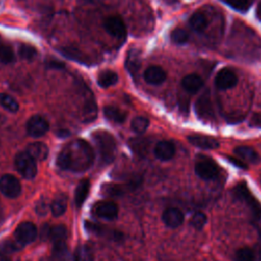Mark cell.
Listing matches in <instances>:
<instances>
[{"mask_svg": "<svg viewBox=\"0 0 261 261\" xmlns=\"http://www.w3.org/2000/svg\"><path fill=\"white\" fill-rule=\"evenodd\" d=\"M234 260L236 261H255L256 254H255L254 250H252L250 248H247V247L242 248L236 252Z\"/></svg>", "mask_w": 261, "mask_h": 261, "instance_id": "36", "label": "cell"}, {"mask_svg": "<svg viewBox=\"0 0 261 261\" xmlns=\"http://www.w3.org/2000/svg\"><path fill=\"white\" fill-rule=\"evenodd\" d=\"M47 209H48V206L45 202H40L37 207H36V211L40 214V215H44L47 213Z\"/></svg>", "mask_w": 261, "mask_h": 261, "instance_id": "45", "label": "cell"}, {"mask_svg": "<svg viewBox=\"0 0 261 261\" xmlns=\"http://www.w3.org/2000/svg\"><path fill=\"white\" fill-rule=\"evenodd\" d=\"M155 156L163 161L170 160L175 154V147L169 141H160L157 143L154 149Z\"/></svg>", "mask_w": 261, "mask_h": 261, "instance_id": "16", "label": "cell"}, {"mask_svg": "<svg viewBox=\"0 0 261 261\" xmlns=\"http://www.w3.org/2000/svg\"><path fill=\"white\" fill-rule=\"evenodd\" d=\"M128 145L129 148L138 155L140 156H144L147 153L148 150V143L145 139H141V138H135V139H130L128 141Z\"/></svg>", "mask_w": 261, "mask_h": 261, "instance_id": "29", "label": "cell"}, {"mask_svg": "<svg viewBox=\"0 0 261 261\" xmlns=\"http://www.w3.org/2000/svg\"><path fill=\"white\" fill-rule=\"evenodd\" d=\"M27 152L35 159L38 161H43L48 157L49 154V149L47 145H45L42 142H35L31 143L27 147Z\"/></svg>", "mask_w": 261, "mask_h": 261, "instance_id": "18", "label": "cell"}, {"mask_svg": "<svg viewBox=\"0 0 261 261\" xmlns=\"http://www.w3.org/2000/svg\"><path fill=\"white\" fill-rule=\"evenodd\" d=\"M18 54H19L20 58H22L24 60H33L37 56L38 51L32 45L21 44L18 47Z\"/></svg>", "mask_w": 261, "mask_h": 261, "instance_id": "35", "label": "cell"}, {"mask_svg": "<svg viewBox=\"0 0 261 261\" xmlns=\"http://www.w3.org/2000/svg\"><path fill=\"white\" fill-rule=\"evenodd\" d=\"M74 261H93V255L91 250L86 245H81L75 249L73 255Z\"/></svg>", "mask_w": 261, "mask_h": 261, "instance_id": "33", "label": "cell"}, {"mask_svg": "<svg viewBox=\"0 0 261 261\" xmlns=\"http://www.w3.org/2000/svg\"><path fill=\"white\" fill-rule=\"evenodd\" d=\"M50 230H51V228H49V226L47 224L43 225L41 228V239L44 240V239H47L48 237H50Z\"/></svg>", "mask_w": 261, "mask_h": 261, "instance_id": "46", "label": "cell"}, {"mask_svg": "<svg viewBox=\"0 0 261 261\" xmlns=\"http://www.w3.org/2000/svg\"><path fill=\"white\" fill-rule=\"evenodd\" d=\"M233 195L236 196V198L243 201L249 207V209L251 210L252 215L255 219L261 218V204L251 194L246 182L238 184L233 189Z\"/></svg>", "mask_w": 261, "mask_h": 261, "instance_id": "3", "label": "cell"}, {"mask_svg": "<svg viewBox=\"0 0 261 261\" xmlns=\"http://www.w3.org/2000/svg\"><path fill=\"white\" fill-rule=\"evenodd\" d=\"M98 153L104 163H109L114 159L116 151V142L113 136L105 130H99L93 134Z\"/></svg>", "mask_w": 261, "mask_h": 261, "instance_id": "2", "label": "cell"}, {"mask_svg": "<svg viewBox=\"0 0 261 261\" xmlns=\"http://www.w3.org/2000/svg\"><path fill=\"white\" fill-rule=\"evenodd\" d=\"M96 116H97V105H96L94 98L92 96H90L86 100V102L82 108L81 118L84 122H91V121L95 120Z\"/></svg>", "mask_w": 261, "mask_h": 261, "instance_id": "19", "label": "cell"}, {"mask_svg": "<svg viewBox=\"0 0 261 261\" xmlns=\"http://www.w3.org/2000/svg\"><path fill=\"white\" fill-rule=\"evenodd\" d=\"M0 191L7 198L13 199L20 195L21 186L14 175L4 174L0 178Z\"/></svg>", "mask_w": 261, "mask_h": 261, "instance_id": "7", "label": "cell"}, {"mask_svg": "<svg viewBox=\"0 0 261 261\" xmlns=\"http://www.w3.org/2000/svg\"><path fill=\"white\" fill-rule=\"evenodd\" d=\"M14 166L16 170L27 179H32L37 174V165L35 159L28 152H18L15 155Z\"/></svg>", "mask_w": 261, "mask_h": 261, "instance_id": "4", "label": "cell"}, {"mask_svg": "<svg viewBox=\"0 0 261 261\" xmlns=\"http://www.w3.org/2000/svg\"><path fill=\"white\" fill-rule=\"evenodd\" d=\"M102 192L108 196H119L123 193V189L116 184H106L102 187Z\"/></svg>", "mask_w": 261, "mask_h": 261, "instance_id": "41", "label": "cell"}, {"mask_svg": "<svg viewBox=\"0 0 261 261\" xmlns=\"http://www.w3.org/2000/svg\"><path fill=\"white\" fill-rule=\"evenodd\" d=\"M257 16L259 19H261V2L258 4V7H257Z\"/></svg>", "mask_w": 261, "mask_h": 261, "instance_id": "47", "label": "cell"}, {"mask_svg": "<svg viewBox=\"0 0 261 261\" xmlns=\"http://www.w3.org/2000/svg\"><path fill=\"white\" fill-rule=\"evenodd\" d=\"M251 125L253 126H257V127H261V114L256 113L252 116L251 118Z\"/></svg>", "mask_w": 261, "mask_h": 261, "instance_id": "44", "label": "cell"}, {"mask_svg": "<svg viewBox=\"0 0 261 261\" xmlns=\"http://www.w3.org/2000/svg\"><path fill=\"white\" fill-rule=\"evenodd\" d=\"M189 142L200 148V149H207V150H212V149H216L219 146V143L217 142V140H215L214 138L210 137V136H204V135H194V136H190L188 138Z\"/></svg>", "mask_w": 261, "mask_h": 261, "instance_id": "14", "label": "cell"}, {"mask_svg": "<svg viewBox=\"0 0 261 261\" xmlns=\"http://www.w3.org/2000/svg\"><path fill=\"white\" fill-rule=\"evenodd\" d=\"M229 160H230V161H231V162H232V163H233V164H236V165H239V166H240V167H242V168H244V165H243V164H242V163H241V162H240V161H239V160H232V159H231V158H229Z\"/></svg>", "mask_w": 261, "mask_h": 261, "instance_id": "48", "label": "cell"}, {"mask_svg": "<svg viewBox=\"0 0 261 261\" xmlns=\"http://www.w3.org/2000/svg\"><path fill=\"white\" fill-rule=\"evenodd\" d=\"M189 23H190V27L195 31V32H203L207 25H208V19L206 17V15L202 12H194L190 19H189Z\"/></svg>", "mask_w": 261, "mask_h": 261, "instance_id": "24", "label": "cell"}, {"mask_svg": "<svg viewBox=\"0 0 261 261\" xmlns=\"http://www.w3.org/2000/svg\"><path fill=\"white\" fill-rule=\"evenodd\" d=\"M259 240H260V248H259L258 252L261 253V225H260V227H259Z\"/></svg>", "mask_w": 261, "mask_h": 261, "instance_id": "49", "label": "cell"}, {"mask_svg": "<svg viewBox=\"0 0 261 261\" xmlns=\"http://www.w3.org/2000/svg\"><path fill=\"white\" fill-rule=\"evenodd\" d=\"M226 2L230 7L241 12L247 11L251 6V0H226Z\"/></svg>", "mask_w": 261, "mask_h": 261, "instance_id": "40", "label": "cell"}, {"mask_svg": "<svg viewBox=\"0 0 261 261\" xmlns=\"http://www.w3.org/2000/svg\"><path fill=\"white\" fill-rule=\"evenodd\" d=\"M144 80L151 85H160L166 80V72L160 66L152 65L144 71Z\"/></svg>", "mask_w": 261, "mask_h": 261, "instance_id": "13", "label": "cell"}, {"mask_svg": "<svg viewBox=\"0 0 261 261\" xmlns=\"http://www.w3.org/2000/svg\"><path fill=\"white\" fill-rule=\"evenodd\" d=\"M234 154L239 156L243 161L256 164L260 161V157L258 153L251 147L247 146H240L234 149Z\"/></svg>", "mask_w": 261, "mask_h": 261, "instance_id": "21", "label": "cell"}, {"mask_svg": "<svg viewBox=\"0 0 261 261\" xmlns=\"http://www.w3.org/2000/svg\"><path fill=\"white\" fill-rule=\"evenodd\" d=\"M46 65H47V67L52 68V69H63L64 68V63L59 60H56V59L48 60L46 62Z\"/></svg>", "mask_w": 261, "mask_h": 261, "instance_id": "43", "label": "cell"}, {"mask_svg": "<svg viewBox=\"0 0 261 261\" xmlns=\"http://www.w3.org/2000/svg\"><path fill=\"white\" fill-rule=\"evenodd\" d=\"M149 126V120L143 116H137L132 121V128L137 134H143Z\"/></svg>", "mask_w": 261, "mask_h": 261, "instance_id": "38", "label": "cell"}, {"mask_svg": "<svg viewBox=\"0 0 261 261\" xmlns=\"http://www.w3.org/2000/svg\"><path fill=\"white\" fill-rule=\"evenodd\" d=\"M23 245L17 241L6 240L0 243V255H6L18 251Z\"/></svg>", "mask_w": 261, "mask_h": 261, "instance_id": "32", "label": "cell"}, {"mask_svg": "<svg viewBox=\"0 0 261 261\" xmlns=\"http://www.w3.org/2000/svg\"><path fill=\"white\" fill-rule=\"evenodd\" d=\"M0 261H10L7 257H4V256H2V257H0Z\"/></svg>", "mask_w": 261, "mask_h": 261, "instance_id": "51", "label": "cell"}, {"mask_svg": "<svg viewBox=\"0 0 261 261\" xmlns=\"http://www.w3.org/2000/svg\"><path fill=\"white\" fill-rule=\"evenodd\" d=\"M207 222V216L203 212H196L193 214L190 223L196 229H202Z\"/></svg>", "mask_w": 261, "mask_h": 261, "instance_id": "39", "label": "cell"}, {"mask_svg": "<svg viewBox=\"0 0 261 261\" xmlns=\"http://www.w3.org/2000/svg\"><path fill=\"white\" fill-rule=\"evenodd\" d=\"M171 41L176 45H182L186 44L189 40V34L184 29H174L170 34Z\"/></svg>", "mask_w": 261, "mask_h": 261, "instance_id": "37", "label": "cell"}, {"mask_svg": "<svg viewBox=\"0 0 261 261\" xmlns=\"http://www.w3.org/2000/svg\"><path fill=\"white\" fill-rule=\"evenodd\" d=\"M238 83L236 73L229 68L220 69L215 76V85L220 90H227L233 88Z\"/></svg>", "mask_w": 261, "mask_h": 261, "instance_id": "12", "label": "cell"}, {"mask_svg": "<svg viewBox=\"0 0 261 261\" xmlns=\"http://www.w3.org/2000/svg\"><path fill=\"white\" fill-rule=\"evenodd\" d=\"M195 172L200 178L205 179V180H210L217 176L218 166L210 158L203 157L196 162Z\"/></svg>", "mask_w": 261, "mask_h": 261, "instance_id": "5", "label": "cell"}, {"mask_svg": "<svg viewBox=\"0 0 261 261\" xmlns=\"http://www.w3.org/2000/svg\"><path fill=\"white\" fill-rule=\"evenodd\" d=\"M103 111H104V115L106 116V118H108L111 121L117 122V123L123 122L127 116L126 112H124L123 110H121L120 108L115 107V106H105Z\"/></svg>", "mask_w": 261, "mask_h": 261, "instance_id": "27", "label": "cell"}, {"mask_svg": "<svg viewBox=\"0 0 261 261\" xmlns=\"http://www.w3.org/2000/svg\"><path fill=\"white\" fill-rule=\"evenodd\" d=\"M103 27L105 31L112 37L119 39V40H124L126 37V28L123 22V20L116 15H112L107 17L104 22Z\"/></svg>", "mask_w": 261, "mask_h": 261, "instance_id": "6", "label": "cell"}, {"mask_svg": "<svg viewBox=\"0 0 261 261\" xmlns=\"http://www.w3.org/2000/svg\"><path fill=\"white\" fill-rule=\"evenodd\" d=\"M162 220L166 226L175 228L184 222V214L177 208H168L163 212Z\"/></svg>", "mask_w": 261, "mask_h": 261, "instance_id": "15", "label": "cell"}, {"mask_svg": "<svg viewBox=\"0 0 261 261\" xmlns=\"http://www.w3.org/2000/svg\"><path fill=\"white\" fill-rule=\"evenodd\" d=\"M40 261H53L50 257H43L40 259Z\"/></svg>", "mask_w": 261, "mask_h": 261, "instance_id": "50", "label": "cell"}, {"mask_svg": "<svg viewBox=\"0 0 261 261\" xmlns=\"http://www.w3.org/2000/svg\"><path fill=\"white\" fill-rule=\"evenodd\" d=\"M67 207V198L64 194H58L54 197L51 203V212L54 216L62 215Z\"/></svg>", "mask_w": 261, "mask_h": 261, "instance_id": "26", "label": "cell"}, {"mask_svg": "<svg viewBox=\"0 0 261 261\" xmlns=\"http://www.w3.org/2000/svg\"><path fill=\"white\" fill-rule=\"evenodd\" d=\"M14 237L17 242L22 245H27L32 243L37 237V228L32 222H22L20 223L15 231Z\"/></svg>", "mask_w": 261, "mask_h": 261, "instance_id": "11", "label": "cell"}, {"mask_svg": "<svg viewBox=\"0 0 261 261\" xmlns=\"http://www.w3.org/2000/svg\"><path fill=\"white\" fill-rule=\"evenodd\" d=\"M90 192V181L88 179H83L80 181L75 189L74 193V201L77 207H82L84 202L86 201Z\"/></svg>", "mask_w": 261, "mask_h": 261, "instance_id": "23", "label": "cell"}, {"mask_svg": "<svg viewBox=\"0 0 261 261\" xmlns=\"http://www.w3.org/2000/svg\"><path fill=\"white\" fill-rule=\"evenodd\" d=\"M196 113L199 116V118L208 121L212 120L214 118V112L213 107L210 99V95L208 92L204 93L200 96V98L196 102Z\"/></svg>", "mask_w": 261, "mask_h": 261, "instance_id": "8", "label": "cell"}, {"mask_svg": "<svg viewBox=\"0 0 261 261\" xmlns=\"http://www.w3.org/2000/svg\"><path fill=\"white\" fill-rule=\"evenodd\" d=\"M86 227L90 230V231H92V232H94V233H96V234H100V236H108V237H110V238H114V237H118L119 236V233H117V231H113V232H111L112 230L110 229H107V228H105V227H103V226H101V225H98L97 223H91V222H86Z\"/></svg>", "mask_w": 261, "mask_h": 261, "instance_id": "34", "label": "cell"}, {"mask_svg": "<svg viewBox=\"0 0 261 261\" xmlns=\"http://www.w3.org/2000/svg\"><path fill=\"white\" fill-rule=\"evenodd\" d=\"M53 244L58 243V242H63L67 238V229L64 225H56L51 228L50 230V237H49Z\"/></svg>", "mask_w": 261, "mask_h": 261, "instance_id": "31", "label": "cell"}, {"mask_svg": "<svg viewBox=\"0 0 261 261\" xmlns=\"http://www.w3.org/2000/svg\"><path fill=\"white\" fill-rule=\"evenodd\" d=\"M141 65L140 51L138 49H130L126 55L125 59V68L132 75H136Z\"/></svg>", "mask_w": 261, "mask_h": 261, "instance_id": "20", "label": "cell"}, {"mask_svg": "<svg viewBox=\"0 0 261 261\" xmlns=\"http://www.w3.org/2000/svg\"><path fill=\"white\" fill-rule=\"evenodd\" d=\"M117 81H118L117 74L110 69H105L100 71L97 77L98 85L102 88H108L110 86H113L117 83Z\"/></svg>", "mask_w": 261, "mask_h": 261, "instance_id": "25", "label": "cell"}, {"mask_svg": "<svg viewBox=\"0 0 261 261\" xmlns=\"http://www.w3.org/2000/svg\"><path fill=\"white\" fill-rule=\"evenodd\" d=\"M49 129L48 121L41 115L32 116L27 122V132L31 137L38 138L45 135Z\"/></svg>", "mask_w": 261, "mask_h": 261, "instance_id": "9", "label": "cell"}, {"mask_svg": "<svg viewBox=\"0 0 261 261\" xmlns=\"http://www.w3.org/2000/svg\"><path fill=\"white\" fill-rule=\"evenodd\" d=\"M53 257L56 261H68L69 252H68V248L65 244V241L54 243Z\"/></svg>", "mask_w": 261, "mask_h": 261, "instance_id": "28", "label": "cell"}, {"mask_svg": "<svg viewBox=\"0 0 261 261\" xmlns=\"http://www.w3.org/2000/svg\"><path fill=\"white\" fill-rule=\"evenodd\" d=\"M0 106L9 112H16L19 108L17 101L10 95L0 93Z\"/></svg>", "mask_w": 261, "mask_h": 261, "instance_id": "30", "label": "cell"}, {"mask_svg": "<svg viewBox=\"0 0 261 261\" xmlns=\"http://www.w3.org/2000/svg\"><path fill=\"white\" fill-rule=\"evenodd\" d=\"M0 61L2 63H11L14 61V54L12 49L7 45H2L1 52H0Z\"/></svg>", "mask_w": 261, "mask_h": 261, "instance_id": "42", "label": "cell"}, {"mask_svg": "<svg viewBox=\"0 0 261 261\" xmlns=\"http://www.w3.org/2000/svg\"><path fill=\"white\" fill-rule=\"evenodd\" d=\"M203 84H204V82H203L202 77L196 73L188 74L181 80L182 88L185 89V91H187L188 93H191V94L198 92L203 87Z\"/></svg>", "mask_w": 261, "mask_h": 261, "instance_id": "17", "label": "cell"}, {"mask_svg": "<svg viewBox=\"0 0 261 261\" xmlns=\"http://www.w3.org/2000/svg\"><path fill=\"white\" fill-rule=\"evenodd\" d=\"M93 212L104 219H114L118 213L117 205L112 201H99L93 206Z\"/></svg>", "mask_w": 261, "mask_h": 261, "instance_id": "10", "label": "cell"}, {"mask_svg": "<svg viewBox=\"0 0 261 261\" xmlns=\"http://www.w3.org/2000/svg\"><path fill=\"white\" fill-rule=\"evenodd\" d=\"M64 57L76 61L82 64H89L90 61L88 60V57L79 49L73 47H62L58 50Z\"/></svg>", "mask_w": 261, "mask_h": 261, "instance_id": "22", "label": "cell"}, {"mask_svg": "<svg viewBox=\"0 0 261 261\" xmlns=\"http://www.w3.org/2000/svg\"><path fill=\"white\" fill-rule=\"evenodd\" d=\"M82 1H84V2H86V3H92V2H94V1H96V0H82Z\"/></svg>", "mask_w": 261, "mask_h": 261, "instance_id": "52", "label": "cell"}, {"mask_svg": "<svg viewBox=\"0 0 261 261\" xmlns=\"http://www.w3.org/2000/svg\"><path fill=\"white\" fill-rule=\"evenodd\" d=\"M2 45H3V44H0V52H1V48H2Z\"/></svg>", "mask_w": 261, "mask_h": 261, "instance_id": "53", "label": "cell"}, {"mask_svg": "<svg viewBox=\"0 0 261 261\" xmlns=\"http://www.w3.org/2000/svg\"><path fill=\"white\" fill-rule=\"evenodd\" d=\"M92 147L84 140H74L63 147L57 156V165L64 170L73 172L86 171L93 163Z\"/></svg>", "mask_w": 261, "mask_h": 261, "instance_id": "1", "label": "cell"}]
</instances>
